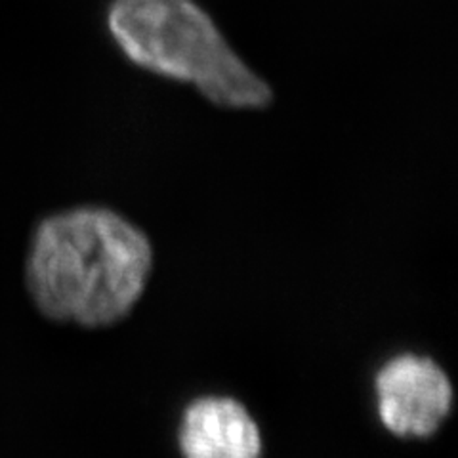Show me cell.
<instances>
[{
  "label": "cell",
  "instance_id": "cell-1",
  "mask_svg": "<svg viewBox=\"0 0 458 458\" xmlns=\"http://www.w3.org/2000/svg\"><path fill=\"white\" fill-rule=\"evenodd\" d=\"M151 269V241L138 225L106 207H77L35 227L25 279L45 318L102 328L131 315Z\"/></svg>",
  "mask_w": 458,
  "mask_h": 458
},
{
  "label": "cell",
  "instance_id": "cell-2",
  "mask_svg": "<svg viewBox=\"0 0 458 458\" xmlns=\"http://www.w3.org/2000/svg\"><path fill=\"white\" fill-rule=\"evenodd\" d=\"M109 27L134 64L197 86L212 104L249 109L271 99L267 84L191 0H117Z\"/></svg>",
  "mask_w": 458,
  "mask_h": 458
},
{
  "label": "cell",
  "instance_id": "cell-3",
  "mask_svg": "<svg viewBox=\"0 0 458 458\" xmlns=\"http://www.w3.org/2000/svg\"><path fill=\"white\" fill-rule=\"evenodd\" d=\"M377 411L395 437H432L453 411V384L432 357L401 353L375 377Z\"/></svg>",
  "mask_w": 458,
  "mask_h": 458
},
{
  "label": "cell",
  "instance_id": "cell-4",
  "mask_svg": "<svg viewBox=\"0 0 458 458\" xmlns=\"http://www.w3.org/2000/svg\"><path fill=\"white\" fill-rule=\"evenodd\" d=\"M183 458H262V434L249 409L225 395L197 397L178 429Z\"/></svg>",
  "mask_w": 458,
  "mask_h": 458
}]
</instances>
